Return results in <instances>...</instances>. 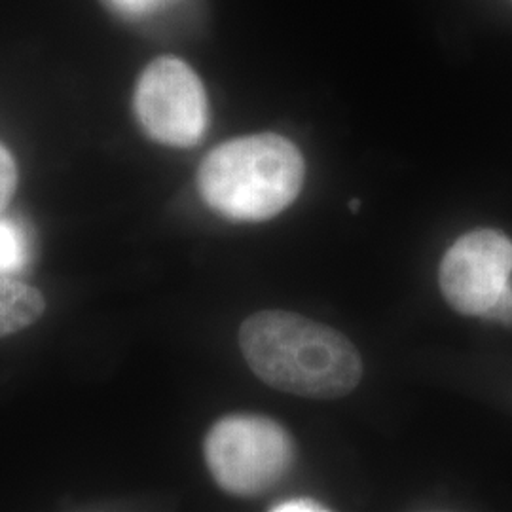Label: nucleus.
I'll return each mask as SVG.
<instances>
[{"label":"nucleus","mask_w":512,"mask_h":512,"mask_svg":"<svg viewBox=\"0 0 512 512\" xmlns=\"http://www.w3.org/2000/svg\"><path fill=\"white\" fill-rule=\"evenodd\" d=\"M247 365L264 384L308 399H340L363 378V361L348 338L298 313L264 310L239 329Z\"/></svg>","instance_id":"1"},{"label":"nucleus","mask_w":512,"mask_h":512,"mask_svg":"<svg viewBox=\"0 0 512 512\" xmlns=\"http://www.w3.org/2000/svg\"><path fill=\"white\" fill-rule=\"evenodd\" d=\"M306 165L300 150L275 133L222 143L198 171V190L220 217L260 222L283 213L298 198Z\"/></svg>","instance_id":"2"},{"label":"nucleus","mask_w":512,"mask_h":512,"mask_svg":"<svg viewBox=\"0 0 512 512\" xmlns=\"http://www.w3.org/2000/svg\"><path fill=\"white\" fill-rule=\"evenodd\" d=\"M203 454L220 490L238 497H256L272 490L291 471L294 444L277 421L234 414L209 429Z\"/></svg>","instance_id":"3"},{"label":"nucleus","mask_w":512,"mask_h":512,"mask_svg":"<svg viewBox=\"0 0 512 512\" xmlns=\"http://www.w3.org/2000/svg\"><path fill=\"white\" fill-rule=\"evenodd\" d=\"M133 103L141 128L160 145L194 147L207 129L209 105L202 80L177 57H160L148 65Z\"/></svg>","instance_id":"4"},{"label":"nucleus","mask_w":512,"mask_h":512,"mask_svg":"<svg viewBox=\"0 0 512 512\" xmlns=\"http://www.w3.org/2000/svg\"><path fill=\"white\" fill-rule=\"evenodd\" d=\"M512 241L497 230L467 232L440 262V291L461 315L486 317L511 283Z\"/></svg>","instance_id":"5"},{"label":"nucleus","mask_w":512,"mask_h":512,"mask_svg":"<svg viewBox=\"0 0 512 512\" xmlns=\"http://www.w3.org/2000/svg\"><path fill=\"white\" fill-rule=\"evenodd\" d=\"M46 310V300L33 285L0 275V338L31 327Z\"/></svg>","instance_id":"6"},{"label":"nucleus","mask_w":512,"mask_h":512,"mask_svg":"<svg viewBox=\"0 0 512 512\" xmlns=\"http://www.w3.org/2000/svg\"><path fill=\"white\" fill-rule=\"evenodd\" d=\"M29 238L18 220L0 217V275L19 274L29 262Z\"/></svg>","instance_id":"7"},{"label":"nucleus","mask_w":512,"mask_h":512,"mask_svg":"<svg viewBox=\"0 0 512 512\" xmlns=\"http://www.w3.org/2000/svg\"><path fill=\"white\" fill-rule=\"evenodd\" d=\"M18 186V165L10 150L0 145V215L8 207Z\"/></svg>","instance_id":"8"},{"label":"nucleus","mask_w":512,"mask_h":512,"mask_svg":"<svg viewBox=\"0 0 512 512\" xmlns=\"http://www.w3.org/2000/svg\"><path fill=\"white\" fill-rule=\"evenodd\" d=\"M486 317L512 325V283H509L505 293L501 294V298L495 302L494 308Z\"/></svg>","instance_id":"9"},{"label":"nucleus","mask_w":512,"mask_h":512,"mask_svg":"<svg viewBox=\"0 0 512 512\" xmlns=\"http://www.w3.org/2000/svg\"><path fill=\"white\" fill-rule=\"evenodd\" d=\"M110 2L126 14H145L164 4L165 0H110Z\"/></svg>","instance_id":"10"},{"label":"nucleus","mask_w":512,"mask_h":512,"mask_svg":"<svg viewBox=\"0 0 512 512\" xmlns=\"http://www.w3.org/2000/svg\"><path fill=\"white\" fill-rule=\"evenodd\" d=\"M272 511L277 512H313V511H327L323 505H319L317 501L311 499H291L285 503H279Z\"/></svg>","instance_id":"11"},{"label":"nucleus","mask_w":512,"mask_h":512,"mask_svg":"<svg viewBox=\"0 0 512 512\" xmlns=\"http://www.w3.org/2000/svg\"><path fill=\"white\" fill-rule=\"evenodd\" d=\"M349 207H351L353 211H357V209H359V200H353V202L349 203Z\"/></svg>","instance_id":"12"}]
</instances>
